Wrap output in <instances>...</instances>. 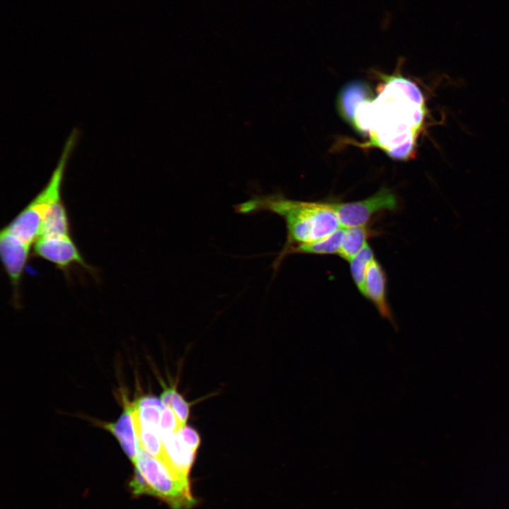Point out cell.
<instances>
[{"instance_id":"6","label":"cell","mask_w":509,"mask_h":509,"mask_svg":"<svg viewBox=\"0 0 509 509\" xmlns=\"http://www.w3.org/2000/svg\"><path fill=\"white\" fill-rule=\"evenodd\" d=\"M33 254L65 272L74 266L92 272L91 267L86 264L71 235L39 238L33 245Z\"/></svg>"},{"instance_id":"7","label":"cell","mask_w":509,"mask_h":509,"mask_svg":"<svg viewBox=\"0 0 509 509\" xmlns=\"http://www.w3.org/2000/svg\"><path fill=\"white\" fill-rule=\"evenodd\" d=\"M30 247L3 228L0 234V252L3 265L12 286L13 300H20V286L30 255Z\"/></svg>"},{"instance_id":"3","label":"cell","mask_w":509,"mask_h":509,"mask_svg":"<svg viewBox=\"0 0 509 509\" xmlns=\"http://www.w3.org/2000/svg\"><path fill=\"white\" fill-rule=\"evenodd\" d=\"M77 130L69 135L57 165L48 182L37 195L4 228L23 243L31 246L38 239L44 220L52 206L62 198L66 166L75 147Z\"/></svg>"},{"instance_id":"11","label":"cell","mask_w":509,"mask_h":509,"mask_svg":"<svg viewBox=\"0 0 509 509\" xmlns=\"http://www.w3.org/2000/svg\"><path fill=\"white\" fill-rule=\"evenodd\" d=\"M132 409L133 402H125L124 411L119 419L103 426L117 439L125 454L135 465L140 446L134 425Z\"/></svg>"},{"instance_id":"9","label":"cell","mask_w":509,"mask_h":509,"mask_svg":"<svg viewBox=\"0 0 509 509\" xmlns=\"http://www.w3.org/2000/svg\"><path fill=\"white\" fill-rule=\"evenodd\" d=\"M363 296L373 303L381 317L394 324L387 299L386 274L382 267L375 259H373L368 268Z\"/></svg>"},{"instance_id":"5","label":"cell","mask_w":509,"mask_h":509,"mask_svg":"<svg viewBox=\"0 0 509 509\" xmlns=\"http://www.w3.org/2000/svg\"><path fill=\"white\" fill-rule=\"evenodd\" d=\"M333 205L341 226L349 228L367 226L373 215L395 211L398 202L395 194L390 189L382 187L365 199L344 203L333 202Z\"/></svg>"},{"instance_id":"17","label":"cell","mask_w":509,"mask_h":509,"mask_svg":"<svg viewBox=\"0 0 509 509\" xmlns=\"http://www.w3.org/2000/svg\"><path fill=\"white\" fill-rule=\"evenodd\" d=\"M160 400L165 407L174 412L181 428L185 427L189 416V404L175 387L165 388L160 394Z\"/></svg>"},{"instance_id":"2","label":"cell","mask_w":509,"mask_h":509,"mask_svg":"<svg viewBox=\"0 0 509 509\" xmlns=\"http://www.w3.org/2000/svg\"><path fill=\"white\" fill-rule=\"evenodd\" d=\"M235 209L242 214L269 211L284 220L287 239L279 254L324 238L342 227L333 203L329 202L298 201L271 194L252 197Z\"/></svg>"},{"instance_id":"19","label":"cell","mask_w":509,"mask_h":509,"mask_svg":"<svg viewBox=\"0 0 509 509\" xmlns=\"http://www.w3.org/2000/svg\"><path fill=\"white\" fill-rule=\"evenodd\" d=\"M129 485L131 492L136 496L143 494L153 496L150 485L136 467H135L134 474L130 481Z\"/></svg>"},{"instance_id":"16","label":"cell","mask_w":509,"mask_h":509,"mask_svg":"<svg viewBox=\"0 0 509 509\" xmlns=\"http://www.w3.org/2000/svg\"><path fill=\"white\" fill-rule=\"evenodd\" d=\"M373 259H375L373 251L370 246L367 244L361 251L349 262L353 281L362 295L364 291L366 272Z\"/></svg>"},{"instance_id":"13","label":"cell","mask_w":509,"mask_h":509,"mask_svg":"<svg viewBox=\"0 0 509 509\" xmlns=\"http://www.w3.org/2000/svg\"><path fill=\"white\" fill-rule=\"evenodd\" d=\"M70 235L71 226L68 212L61 199L52 206L46 215L39 238Z\"/></svg>"},{"instance_id":"10","label":"cell","mask_w":509,"mask_h":509,"mask_svg":"<svg viewBox=\"0 0 509 509\" xmlns=\"http://www.w3.org/2000/svg\"><path fill=\"white\" fill-rule=\"evenodd\" d=\"M375 98L370 86L362 80H353L345 84L337 99L340 117L351 127L357 109L365 102Z\"/></svg>"},{"instance_id":"12","label":"cell","mask_w":509,"mask_h":509,"mask_svg":"<svg viewBox=\"0 0 509 509\" xmlns=\"http://www.w3.org/2000/svg\"><path fill=\"white\" fill-rule=\"evenodd\" d=\"M344 233L345 228L341 227L324 238L293 247L283 253L279 254L273 267L275 270L278 269L284 257L291 254L339 255Z\"/></svg>"},{"instance_id":"20","label":"cell","mask_w":509,"mask_h":509,"mask_svg":"<svg viewBox=\"0 0 509 509\" xmlns=\"http://www.w3.org/2000/svg\"><path fill=\"white\" fill-rule=\"evenodd\" d=\"M182 441L194 452H197L201 439L198 433L192 428L185 426L178 431Z\"/></svg>"},{"instance_id":"8","label":"cell","mask_w":509,"mask_h":509,"mask_svg":"<svg viewBox=\"0 0 509 509\" xmlns=\"http://www.w3.org/2000/svg\"><path fill=\"white\" fill-rule=\"evenodd\" d=\"M164 447L163 463L175 476L189 479V474L197 452L181 439L178 432L161 436Z\"/></svg>"},{"instance_id":"4","label":"cell","mask_w":509,"mask_h":509,"mask_svg":"<svg viewBox=\"0 0 509 509\" xmlns=\"http://www.w3.org/2000/svg\"><path fill=\"white\" fill-rule=\"evenodd\" d=\"M134 466L150 485L153 496L160 498L172 509H191L197 504L189 479L174 475L159 460L141 447Z\"/></svg>"},{"instance_id":"15","label":"cell","mask_w":509,"mask_h":509,"mask_svg":"<svg viewBox=\"0 0 509 509\" xmlns=\"http://www.w3.org/2000/svg\"><path fill=\"white\" fill-rule=\"evenodd\" d=\"M133 421L140 447L163 462L164 447L160 430Z\"/></svg>"},{"instance_id":"14","label":"cell","mask_w":509,"mask_h":509,"mask_svg":"<svg viewBox=\"0 0 509 509\" xmlns=\"http://www.w3.org/2000/svg\"><path fill=\"white\" fill-rule=\"evenodd\" d=\"M370 233L367 226L345 228L339 255L349 262L368 244Z\"/></svg>"},{"instance_id":"1","label":"cell","mask_w":509,"mask_h":509,"mask_svg":"<svg viewBox=\"0 0 509 509\" xmlns=\"http://www.w3.org/2000/svg\"><path fill=\"white\" fill-rule=\"evenodd\" d=\"M425 115L424 98L414 83L400 74L382 75L377 95L357 109L351 127L369 138L365 146L406 160L414 153Z\"/></svg>"},{"instance_id":"18","label":"cell","mask_w":509,"mask_h":509,"mask_svg":"<svg viewBox=\"0 0 509 509\" xmlns=\"http://www.w3.org/2000/svg\"><path fill=\"white\" fill-rule=\"evenodd\" d=\"M179 421L174 412L168 407H165L161 413L160 421V435L177 433L181 429Z\"/></svg>"}]
</instances>
